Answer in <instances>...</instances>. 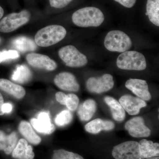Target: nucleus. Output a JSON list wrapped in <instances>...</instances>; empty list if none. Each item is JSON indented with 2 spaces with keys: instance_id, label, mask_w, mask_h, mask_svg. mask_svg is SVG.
Instances as JSON below:
<instances>
[{
  "instance_id": "26",
  "label": "nucleus",
  "mask_w": 159,
  "mask_h": 159,
  "mask_svg": "<svg viewBox=\"0 0 159 159\" xmlns=\"http://www.w3.org/2000/svg\"><path fill=\"white\" fill-rule=\"evenodd\" d=\"M73 115L70 111L64 110L56 116L55 122L58 126H64L68 125L72 121Z\"/></svg>"
},
{
  "instance_id": "36",
  "label": "nucleus",
  "mask_w": 159,
  "mask_h": 159,
  "mask_svg": "<svg viewBox=\"0 0 159 159\" xmlns=\"http://www.w3.org/2000/svg\"><path fill=\"white\" fill-rule=\"evenodd\" d=\"M146 159H159V157H153L148 158Z\"/></svg>"
},
{
  "instance_id": "23",
  "label": "nucleus",
  "mask_w": 159,
  "mask_h": 159,
  "mask_svg": "<svg viewBox=\"0 0 159 159\" xmlns=\"http://www.w3.org/2000/svg\"><path fill=\"white\" fill-rule=\"evenodd\" d=\"M12 43L16 49L22 52L34 51L37 48L33 40L25 36H20L15 39Z\"/></svg>"
},
{
  "instance_id": "5",
  "label": "nucleus",
  "mask_w": 159,
  "mask_h": 159,
  "mask_svg": "<svg viewBox=\"0 0 159 159\" xmlns=\"http://www.w3.org/2000/svg\"><path fill=\"white\" fill-rule=\"evenodd\" d=\"M30 17V12L26 9L10 13L0 21V31L9 33L15 31L29 22Z\"/></svg>"
},
{
  "instance_id": "28",
  "label": "nucleus",
  "mask_w": 159,
  "mask_h": 159,
  "mask_svg": "<svg viewBox=\"0 0 159 159\" xmlns=\"http://www.w3.org/2000/svg\"><path fill=\"white\" fill-rule=\"evenodd\" d=\"M66 106L69 110L71 111H75L77 110L79 104V99L77 95L74 94H69L67 95Z\"/></svg>"
},
{
  "instance_id": "38",
  "label": "nucleus",
  "mask_w": 159,
  "mask_h": 159,
  "mask_svg": "<svg viewBox=\"0 0 159 159\" xmlns=\"http://www.w3.org/2000/svg\"><path fill=\"white\" fill-rule=\"evenodd\" d=\"M0 42H1V38H0Z\"/></svg>"
},
{
  "instance_id": "31",
  "label": "nucleus",
  "mask_w": 159,
  "mask_h": 159,
  "mask_svg": "<svg viewBox=\"0 0 159 159\" xmlns=\"http://www.w3.org/2000/svg\"><path fill=\"white\" fill-rule=\"evenodd\" d=\"M56 100L58 102L62 105H66L67 96L64 93L61 92H57L55 94Z\"/></svg>"
},
{
  "instance_id": "15",
  "label": "nucleus",
  "mask_w": 159,
  "mask_h": 159,
  "mask_svg": "<svg viewBox=\"0 0 159 159\" xmlns=\"http://www.w3.org/2000/svg\"><path fill=\"white\" fill-rule=\"evenodd\" d=\"M12 157L16 159H33V148L25 139H20L12 152Z\"/></svg>"
},
{
  "instance_id": "2",
  "label": "nucleus",
  "mask_w": 159,
  "mask_h": 159,
  "mask_svg": "<svg viewBox=\"0 0 159 159\" xmlns=\"http://www.w3.org/2000/svg\"><path fill=\"white\" fill-rule=\"evenodd\" d=\"M66 33V30L63 26L50 25L38 31L34 36V42L39 47H50L63 39Z\"/></svg>"
},
{
  "instance_id": "11",
  "label": "nucleus",
  "mask_w": 159,
  "mask_h": 159,
  "mask_svg": "<svg viewBox=\"0 0 159 159\" xmlns=\"http://www.w3.org/2000/svg\"><path fill=\"white\" fill-rule=\"evenodd\" d=\"M54 83L57 87L62 90L78 92L80 85L74 74L69 72H61L54 77Z\"/></svg>"
},
{
  "instance_id": "10",
  "label": "nucleus",
  "mask_w": 159,
  "mask_h": 159,
  "mask_svg": "<svg viewBox=\"0 0 159 159\" xmlns=\"http://www.w3.org/2000/svg\"><path fill=\"white\" fill-rule=\"evenodd\" d=\"M125 128L134 138H146L151 134V130L145 125L142 117H134L126 122Z\"/></svg>"
},
{
  "instance_id": "29",
  "label": "nucleus",
  "mask_w": 159,
  "mask_h": 159,
  "mask_svg": "<svg viewBox=\"0 0 159 159\" xmlns=\"http://www.w3.org/2000/svg\"><path fill=\"white\" fill-rule=\"evenodd\" d=\"M20 57L19 53L16 50H9L1 52L0 54V60L3 62L8 60L17 59Z\"/></svg>"
},
{
  "instance_id": "8",
  "label": "nucleus",
  "mask_w": 159,
  "mask_h": 159,
  "mask_svg": "<svg viewBox=\"0 0 159 159\" xmlns=\"http://www.w3.org/2000/svg\"><path fill=\"white\" fill-rule=\"evenodd\" d=\"M114 86L113 77L110 74H103L101 77H92L86 83L87 89L91 93L101 94L108 92Z\"/></svg>"
},
{
  "instance_id": "35",
  "label": "nucleus",
  "mask_w": 159,
  "mask_h": 159,
  "mask_svg": "<svg viewBox=\"0 0 159 159\" xmlns=\"http://www.w3.org/2000/svg\"><path fill=\"white\" fill-rule=\"evenodd\" d=\"M4 14V10L3 8L0 6V19L2 18Z\"/></svg>"
},
{
  "instance_id": "25",
  "label": "nucleus",
  "mask_w": 159,
  "mask_h": 159,
  "mask_svg": "<svg viewBox=\"0 0 159 159\" xmlns=\"http://www.w3.org/2000/svg\"><path fill=\"white\" fill-rule=\"evenodd\" d=\"M146 15L156 26H159V0H147Z\"/></svg>"
},
{
  "instance_id": "18",
  "label": "nucleus",
  "mask_w": 159,
  "mask_h": 159,
  "mask_svg": "<svg viewBox=\"0 0 159 159\" xmlns=\"http://www.w3.org/2000/svg\"><path fill=\"white\" fill-rule=\"evenodd\" d=\"M139 150L142 159L159 157V144L152 141L142 139L139 142Z\"/></svg>"
},
{
  "instance_id": "14",
  "label": "nucleus",
  "mask_w": 159,
  "mask_h": 159,
  "mask_svg": "<svg viewBox=\"0 0 159 159\" xmlns=\"http://www.w3.org/2000/svg\"><path fill=\"white\" fill-rule=\"evenodd\" d=\"M30 122L33 128L40 133L51 134L55 130V125L51 123L49 114L45 112L40 113L37 119H31Z\"/></svg>"
},
{
  "instance_id": "33",
  "label": "nucleus",
  "mask_w": 159,
  "mask_h": 159,
  "mask_svg": "<svg viewBox=\"0 0 159 159\" xmlns=\"http://www.w3.org/2000/svg\"><path fill=\"white\" fill-rule=\"evenodd\" d=\"M12 109V106L10 103H4L2 107V111L4 114L9 113Z\"/></svg>"
},
{
  "instance_id": "13",
  "label": "nucleus",
  "mask_w": 159,
  "mask_h": 159,
  "mask_svg": "<svg viewBox=\"0 0 159 159\" xmlns=\"http://www.w3.org/2000/svg\"><path fill=\"white\" fill-rule=\"evenodd\" d=\"M119 102L124 110L131 116L138 115L141 108L147 106L144 100L129 95L122 96L119 99Z\"/></svg>"
},
{
  "instance_id": "37",
  "label": "nucleus",
  "mask_w": 159,
  "mask_h": 159,
  "mask_svg": "<svg viewBox=\"0 0 159 159\" xmlns=\"http://www.w3.org/2000/svg\"><path fill=\"white\" fill-rule=\"evenodd\" d=\"M1 51H0V54H1ZM2 61H1V60H0V64H1V63H2Z\"/></svg>"
},
{
  "instance_id": "16",
  "label": "nucleus",
  "mask_w": 159,
  "mask_h": 159,
  "mask_svg": "<svg viewBox=\"0 0 159 159\" xmlns=\"http://www.w3.org/2000/svg\"><path fill=\"white\" fill-rule=\"evenodd\" d=\"M0 89L17 99H22L26 94L25 90L21 86L3 78L0 79Z\"/></svg>"
},
{
  "instance_id": "24",
  "label": "nucleus",
  "mask_w": 159,
  "mask_h": 159,
  "mask_svg": "<svg viewBox=\"0 0 159 159\" xmlns=\"http://www.w3.org/2000/svg\"><path fill=\"white\" fill-rule=\"evenodd\" d=\"M32 77L31 70L27 66L18 65L11 75V79L15 82L25 84L29 82Z\"/></svg>"
},
{
  "instance_id": "12",
  "label": "nucleus",
  "mask_w": 159,
  "mask_h": 159,
  "mask_svg": "<svg viewBox=\"0 0 159 159\" xmlns=\"http://www.w3.org/2000/svg\"><path fill=\"white\" fill-rule=\"evenodd\" d=\"M125 86L137 97L144 101H149L151 99V95L148 90V85L145 80L129 79L125 82Z\"/></svg>"
},
{
  "instance_id": "34",
  "label": "nucleus",
  "mask_w": 159,
  "mask_h": 159,
  "mask_svg": "<svg viewBox=\"0 0 159 159\" xmlns=\"http://www.w3.org/2000/svg\"><path fill=\"white\" fill-rule=\"evenodd\" d=\"M4 103V99H3V97L2 96V94L0 93V116H2V115L4 114L2 110V107Z\"/></svg>"
},
{
  "instance_id": "1",
  "label": "nucleus",
  "mask_w": 159,
  "mask_h": 159,
  "mask_svg": "<svg viewBox=\"0 0 159 159\" xmlns=\"http://www.w3.org/2000/svg\"><path fill=\"white\" fill-rule=\"evenodd\" d=\"M102 11L94 7H87L78 9L73 13L72 21L75 25L81 28L97 27L104 20Z\"/></svg>"
},
{
  "instance_id": "20",
  "label": "nucleus",
  "mask_w": 159,
  "mask_h": 159,
  "mask_svg": "<svg viewBox=\"0 0 159 159\" xmlns=\"http://www.w3.org/2000/svg\"><path fill=\"white\" fill-rule=\"evenodd\" d=\"M97 109V103L93 99H87L78 107L77 115L81 121H88L93 117Z\"/></svg>"
},
{
  "instance_id": "3",
  "label": "nucleus",
  "mask_w": 159,
  "mask_h": 159,
  "mask_svg": "<svg viewBox=\"0 0 159 159\" xmlns=\"http://www.w3.org/2000/svg\"><path fill=\"white\" fill-rule=\"evenodd\" d=\"M116 65L119 69L128 70H144L147 67L145 56L136 51L121 53L117 58Z\"/></svg>"
},
{
  "instance_id": "27",
  "label": "nucleus",
  "mask_w": 159,
  "mask_h": 159,
  "mask_svg": "<svg viewBox=\"0 0 159 159\" xmlns=\"http://www.w3.org/2000/svg\"><path fill=\"white\" fill-rule=\"evenodd\" d=\"M52 159H84L78 154L67 151L64 149L55 150Z\"/></svg>"
},
{
  "instance_id": "21",
  "label": "nucleus",
  "mask_w": 159,
  "mask_h": 159,
  "mask_svg": "<svg viewBox=\"0 0 159 159\" xmlns=\"http://www.w3.org/2000/svg\"><path fill=\"white\" fill-rule=\"evenodd\" d=\"M20 133L29 142L38 145L41 142V139L33 130L31 124L25 121H21L18 126Z\"/></svg>"
},
{
  "instance_id": "22",
  "label": "nucleus",
  "mask_w": 159,
  "mask_h": 159,
  "mask_svg": "<svg viewBox=\"0 0 159 159\" xmlns=\"http://www.w3.org/2000/svg\"><path fill=\"white\" fill-rule=\"evenodd\" d=\"M104 100L110 107L113 118L116 121L122 122L125 119V111L122 108L120 103L113 97H106Z\"/></svg>"
},
{
  "instance_id": "4",
  "label": "nucleus",
  "mask_w": 159,
  "mask_h": 159,
  "mask_svg": "<svg viewBox=\"0 0 159 159\" xmlns=\"http://www.w3.org/2000/svg\"><path fill=\"white\" fill-rule=\"evenodd\" d=\"M132 44L130 37L125 32L119 30L109 31L104 41L106 48L111 52L123 53L129 51Z\"/></svg>"
},
{
  "instance_id": "6",
  "label": "nucleus",
  "mask_w": 159,
  "mask_h": 159,
  "mask_svg": "<svg viewBox=\"0 0 159 159\" xmlns=\"http://www.w3.org/2000/svg\"><path fill=\"white\" fill-rule=\"evenodd\" d=\"M58 54L61 60L70 67H81L88 62L87 56L73 45L62 47L59 49Z\"/></svg>"
},
{
  "instance_id": "9",
  "label": "nucleus",
  "mask_w": 159,
  "mask_h": 159,
  "mask_svg": "<svg viewBox=\"0 0 159 159\" xmlns=\"http://www.w3.org/2000/svg\"><path fill=\"white\" fill-rule=\"evenodd\" d=\"M26 60L28 63L35 68L53 71L57 69V63L47 55L31 53L26 55Z\"/></svg>"
},
{
  "instance_id": "32",
  "label": "nucleus",
  "mask_w": 159,
  "mask_h": 159,
  "mask_svg": "<svg viewBox=\"0 0 159 159\" xmlns=\"http://www.w3.org/2000/svg\"><path fill=\"white\" fill-rule=\"evenodd\" d=\"M114 1L121 4L124 7L127 8H131L134 6L137 0H114Z\"/></svg>"
},
{
  "instance_id": "19",
  "label": "nucleus",
  "mask_w": 159,
  "mask_h": 159,
  "mask_svg": "<svg viewBox=\"0 0 159 159\" xmlns=\"http://www.w3.org/2000/svg\"><path fill=\"white\" fill-rule=\"evenodd\" d=\"M18 142L17 135L15 132L7 135L0 130V150L3 151L6 154L12 153Z\"/></svg>"
},
{
  "instance_id": "7",
  "label": "nucleus",
  "mask_w": 159,
  "mask_h": 159,
  "mask_svg": "<svg viewBox=\"0 0 159 159\" xmlns=\"http://www.w3.org/2000/svg\"><path fill=\"white\" fill-rule=\"evenodd\" d=\"M112 155L115 159H142L139 142L127 141L114 146Z\"/></svg>"
},
{
  "instance_id": "30",
  "label": "nucleus",
  "mask_w": 159,
  "mask_h": 159,
  "mask_svg": "<svg viewBox=\"0 0 159 159\" xmlns=\"http://www.w3.org/2000/svg\"><path fill=\"white\" fill-rule=\"evenodd\" d=\"M73 1V0H49L51 7L58 9L64 8Z\"/></svg>"
},
{
  "instance_id": "17",
  "label": "nucleus",
  "mask_w": 159,
  "mask_h": 159,
  "mask_svg": "<svg viewBox=\"0 0 159 159\" xmlns=\"http://www.w3.org/2000/svg\"><path fill=\"white\" fill-rule=\"evenodd\" d=\"M115 127V124L112 121L96 119L88 123L85 125V129L89 133L97 134L102 130H112Z\"/></svg>"
}]
</instances>
